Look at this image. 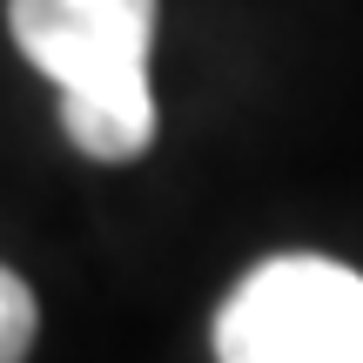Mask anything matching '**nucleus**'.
Returning a JSON list of instances; mask_svg holds the SVG:
<instances>
[{
  "instance_id": "f257e3e1",
  "label": "nucleus",
  "mask_w": 363,
  "mask_h": 363,
  "mask_svg": "<svg viewBox=\"0 0 363 363\" xmlns=\"http://www.w3.org/2000/svg\"><path fill=\"white\" fill-rule=\"evenodd\" d=\"M7 21L21 54L61 88L67 142L94 162L142 155L155 135V0H7Z\"/></svg>"
},
{
  "instance_id": "f03ea898",
  "label": "nucleus",
  "mask_w": 363,
  "mask_h": 363,
  "mask_svg": "<svg viewBox=\"0 0 363 363\" xmlns=\"http://www.w3.org/2000/svg\"><path fill=\"white\" fill-rule=\"evenodd\" d=\"M216 363H363V276L276 256L216 310Z\"/></svg>"
},
{
  "instance_id": "7ed1b4c3",
  "label": "nucleus",
  "mask_w": 363,
  "mask_h": 363,
  "mask_svg": "<svg viewBox=\"0 0 363 363\" xmlns=\"http://www.w3.org/2000/svg\"><path fill=\"white\" fill-rule=\"evenodd\" d=\"M34 343V289L0 262V363H21Z\"/></svg>"
}]
</instances>
